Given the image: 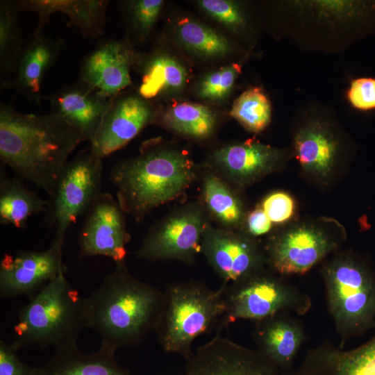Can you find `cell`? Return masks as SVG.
I'll list each match as a JSON object with an SVG mask.
<instances>
[{"label":"cell","instance_id":"36","mask_svg":"<svg viewBox=\"0 0 375 375\" xmlns=\"http://www.w3.org/2000/svg\"><path fill=\"white\" fill-rule=\"evenodd\" d=\"M11 343L0 340V375H39V367L24 362Z\"/></svg>","mask_w":375,"mask_h":375},{"label":"cell","instance_id":"31","mask_svg":"<svg viewBox=\"0 0 375 375\" xmlns=\"http://www.w3.org/2000/svg\"><path fill=\"white\" fill-rule=\"evenodd\" d=\"M162 0H135L128 2L127 12L131 30L141 41L152 30L163 5Z\"/></svg>","mask_w":375,"mask_h":375},{"label":"cell","instance_id":"26","mask_svg":"<svg viewBox=\"0 0 375 375\" xmlns=\"http://www.w3.org/2000/svg\"><path fill=\"white\" fill-rule=\"evenodd\" d=\"M160 122L165 127L181 135L203 140L214 133L217 116L207 106L183 102L167 109L161 116Z\"/></svg>","mask_w":375,"mask_h":375},{"label":"cell","instance_id":"11","mask_svg":"<svg viewBox=\"0 0 375 375\" xmlns=\"http://www.w3.org/2000/svg\"><path fill=\"white\" fill-rule=\"evenodd\" d=\"M201 247V253L224 285L268 267L263 247L242 230L226 229L210 222L203 232Z\"/></svg>","mask_w":375,"mask_h":375},{"label":"cell","instance_id":"37","mask_svg":"<svg viewBox=\"0 0 375 375\" xmlns=\"http://www.w3.org/2000/svg\"><path fill=\"white\" fill-rule=\"evenodd\" d=\"M273 224L264 210L258 206L248 212L242 230L256 239L269 233Z\"/></svg>","mask_w":375,"mask_h":375},{"label":"cell","instance_id":"28","mask_svg":"<svg viewBox=\"0 0 375 375\" xmlns=\"http://www.w3.org/2000/svg\"><path fill=\"white\" fill-rule=\"evenodd\" d=\"M176 33L188 49L205 57H222L231 50L228 40L224 35L194 20L179 22Z\"/></svg>","mask_w":375,"mask_h":375},{"label":"cell","instance_id":"1","mask_svg":"<svg viewBox=\"0 0 375 375\" xmlns=\"http://www.w3.org/2000/svg\"><path fill=\"white\" fill-rule=\"evenodd\" d=\"M83 141L77 130L51 112L24 114L1 103V160L49 197L68 157Z\"/></svg>","mask_w":375,"mask_h":375},{"label":"cell","instance_id":"15","mask_svg":"<svg viewBox=\"0 0 375 375\" xmlns=\"http://www.w3.org/2000/svg\"><path fill=\"white\" fill-rule=\"evenodd\" d=\"M279 161L276 149L249 139L215 149L201 165L241 191L276 170Z\"/></svg>","mask_w":375,"mask_h":375},{"label":"cell","instance_id":"32","mask_svg":"<svg viewBox=\"0 0 375 375\" xmlns=\"http://www.w3.org/2000/svg\"><path fill=\"white\" fill-rule=\"evenodd\" d=\"M240 72L241 66L233 63L208 74L199 84V96L210 100L224 98L233 88Z\"/></svg>","mask_w":375,"mask_h":375},{"label":"cell","instance_id":"35","mask_svg":"<svg viewBox=\"0 0 375 375\" xmlns=\"http://www.w3.org/2000/svg\"><path fill=\"white\" fill-rule=\"evenodd\" d=\"M351 105L361 111L375 110V78L362 77L353 80L348 92Z\"/></svg>","mask_w":375,"mask_h":375},{"label":"cell","instance_id":"25","mask_svg":"<svg viewBox=\"0 0 375 375\" xmlns=\"http://www.w3.org/2000/svg\"><path fill=\"white\" fill-rule=\"evenodd\" d=\"M294 146L297 158L304 170L321 178L332 173L337 143L326 131L318 127L302 130L295 138Z\"/></svg>","mask_w":375,"mask_h":375},{"label":"cell","instance_id":"13","mask_svg":"<svg viewBox=\"0 0 375 375\" xmlns=\"http://www.w3.org/2000/svg\"><path fill=\"white\" fill-rule=\"evenodd\" d=\"M126 215L117 199L101 192L86 212L80 231V257L106 256L115 263L126 260L131 240Z\"/></svg>","mask_w":375,"mask_h":375},{"label":"cell","instance_id":"16","mask_svg":"<svg viewBox=\"0 0 375 375\" xmlns=\"http://www.w3.org/2000/svg\"><path fill=\"white\" fill-rule=\"evenodd\" d=\"M155 119L153 106L139 93H119L112 98L89 150L103 160L125 147Z\"/></svg>","mask_w":375,"mask_h":375},{"label":"cell","instance_id":"14","mask_svg":"<svg viewBox=\"0 0 375 375\" xmlns=\"http://www.w3.org/2000/svg\"><path fill=\"white\" fill-rule=\"evenodd\" d=\"M183 375H281L278 366L257 349L216 335L186 360Z\"/></svg>","mask_w":375,"mask_h":375},{"label":"cell","instance_id":"7","mask_svg":"<svg viewBox=\"0 0 375 375\" xmlns=\"http://www.w3.org/2000/svg\"><path fill=\"white\" fill-rule=\"evenodd\" d=\"M269 267L239 281L224 285L225 311L216 328L222 331L238 319L255 322L280 312L304 315L310 297Z\"/></svg>","mask_w":375,"mask_h":375},{"label":"cell","instance_id":"30","mask_svg":"<svg viewBox=\"0 0 375 375\" xmlns=\"http://www.w3.org/2000/svg\"><path fill=\"white\" fill-rule=\"evenodd\" d=\"M229 114L247 130L258 133L270 122V103L260 88H252L235 99Z\"/></svg>","mask_w":375,"mask_h":375},{"label":"cell","instance_id":"5","mask_svg":"<svg viewBox=\"0 0 375 375\" xmlns=\"http://www.w3.org/2000/svg\"><path fill=\"white\" fill-rule=\"evenodd\" d=\"M84 299L65 273L58 275L19 309L11 344L17 351L33 345L56 350L77 344L85 328Z\"/></svg>","mask_w":375,"mask_h":375},{"label":"cell","instance_id":"29","mask_svg":"<svg viewBox=\"0 0 375 375\" xmlns=\"http://www.w3.org/2000/svg\"><path fill=\"white\" fill-rule=\"evenodd\" d=\"M15 2L0 3V69L12 72L23 51L22 35Z\"/></svg>","mask_w":375,"mask_h":375},{"label":"cell","instance_id":"2","mask_svg":"<svg viewBox=\"0 0 375 375\" xmlns=\"http://www.w3.org/2000/svg\"><path fill=\"white\" fill-rule=\"evenodd\" d=\"M163 291L133 276L126 260L115 263L100 285L84 299L85 328L96 332L100 348L112 353L140 344L154 331Z\"/></svg>","mask_w":375,"mask_h":375},{"label":"cell","instance_id":"18","mask_svg":"<svg viewBox=\"0 0 375 375\" xmlns=\"http://www.w3.org/2000/svg\"><path fill=\"white\" fill-rule=\"evenodd\" d=\"M253 338L256 349L278 366L281 375H296L294 362L306 340L305 327L296 315L280 312L256 321Z\"/></svg>","mask_w":375,"mask_h":375},{"label":"cell","instance_id":"34","mask_svg":"<svg viewBox=\"0 0 375 375\" xmlns=\"http://www.w3.org/2000/svg\"><path fill=\"white\" fill-rule=\"evenodd\" d=\"M199 5L208 15L226 26L235 28L243 24L244 19L235 3L225 0H201Z\"/></svg>","mask_w":375,"mask_h":375},{"label":"cell","instance_id":"10","mask_svg":"<svg viewBox=\"0 0 375 375\" xmlns=\"http://www.w3.org/2000/svg\"><path fill=\"white\" fill-rule=\"evenodd\" d=\"M342 242L324 228L301 224L270 235L263 249L268 267L286 277L304 274L338 251Z\"/></svg>","mask_w":375,"mask_h":375},{"label":"cell","instance_id":"23","mask_svg":"<svg viewBox=\"0 0 375 375\" xmlns=\"http://www.w3.org/2000/svg\"><path fill=\"white\" fill-rule=\"evenodd\" d=\"M39 375H131L115 358V353L100 348L92 353L82 351L77 344L54 351Z\"/></svg>","mask_w":375,"mask_h":375},{"label":"cell","instance_id":"17","mask_svg":"<svg viewBox=\"0 0 375 375\" xmlns=\"http://www.w3.org/2000/svg\"><path fill=\"white\" fill-rule=\"evenodd\" d=\"M135 60L126 42L106 40L83 60L81 81L101 94L112 98L131 83L130 71Z\"/></svg>","mask_w":375,"mask_h":375},{"label":"cell","instance_id":"33","mask_svg":"<svg viewBox=\"0 0 375 375\" xmlns=\"http://www.w3.org/2000/svg\"><path fill=\"white\" fill-rule=\"evenodd\" d=\"M260 207L273 224H281L294 215V201L287 192L276 191L267 195Z\"/></svg>","mask_w":375,"mask_h":375},{"label":"cell","instance_id":"3","mask_svg":"<svg viewBox=\"0 0 375 375\" xmlns=\"http://www.w3.org/2000/svg\"><path fill=\"white\" fill-rule=\"evenodd\" d=\"M201 169L188 152L151 140L136 156L115 163L109 178L122 210L140 222L156 208L181 197L199 181Z\"/></svg>","mask_w":375,"mask_h":375},{"label":"cell","instance_id":"19","mask_svg":"<svg viewBox=\"0 0 375 375\" xmlns=\"http://www.w3.org/2000/svg\"><path fill=\"white\" fill-rule=\"evenodd\" d=\"M51 113L58 116L90 142L110 105L106 97L79 81L63 87L48 98Z\"/></svg>","mask_w":375,"mask_h":375},{"label":"cell","instance_id":"4","mask_svg":"<svg viewBox=\"0 0 375 375\" xmlns=\"http://www.w3.org/2000/svg\"><path fill=\"white\" fill-rule=\"evenodd\" d=\"M326 307L340 347L375 328V269L362 255L337 251L321 269Z\"/></svg>","mask_w":375,"mask_h":375},{"label":"cell","instance_id":"9","mask_svg":"<svg viewBox=\"0 0 375 375\" xmlns=\"http://www.w3.org/2000/svg\"><path fill=\"white\" fill-rule=\"evenodd\" d=\"M102 159L85 151L68 161L49 197L47 220L54 238L65 240L68 228L86 214L101 193Z\"/></svg>","mask_w":375,"mask_h":375},{"label":"cell","instance_id":"12","mask_svg":"<svg viewBox=\"0 0 375 375\" xmlns=\"http://www.w3.org/2000/svg\"><path fill=\"white\" fill-rule=\"evenodd\" d=\"M64 240L53 238L43 251L5 253L0 262V295L33 298L50 281L66 272L62 260Z\"/></svg>","mask_w":375,"mask_h":375},{"label":"cell","instance_id":"21","mask_svg":"<svg viewBox=\"0 0 375 375\" xmlns=\"http://www.w3.org/2000/svg\"><path fill=\"white\" fill-rule=\"evenodd\" d=\"M201 167L199 199L210 221L220 228L242 230L248 211L240 190L211 169Z\"/></svg>","mask_w":375,"mask_h":375},{"label":"cell","instance_id":"6","mask_svg":"<svg viewBox=\"0 0 375 375\" xmlns=\"http://www.w3.org/2000/svg\"><path fill=\"white\" fill-rule=\"evenodd\" d=\"M225 311L224 288L213 290L203 283L188 281L169 284L163 291L161 312L154 331L162 349L185 360L201 335L216 329Z\"/></svg>","mask_w":375,"mask_h":375},{"label":"cell","instance_id":"20","mask_svg":"<svg viewBox=\"0 0 375 375\" xmlns=\"http://www.w3.org/2000/svg\"><path fill=\"white\" fill-rule=\"evenodd\" d=\"M19 11L34 12L38 17L34 35L42 30L52 14L61 12L85 38H96L103 32L109 4L106 0H23L15 1Z\"/></svg>","mask_w":375,"mask_h":375},{"label":"cell","instance_id":"27","mask_svg":"<svg viewBox=\"0 0 375 375\" xmlns=\"http://www.w3.org/2000/svg\"><path fill=\"white\" fill-rule=\"evenodd\" d=\"M185 81L186 72L178 62L165 54L156 55L144 63L138 93L149 99L164 91L181 88Z\"/></svg>","mask_w":375,"mask_h":375},{"label":"cell","instance_id":"8","mask_svg":"<svg viewBox=\"0 0 375 375\" xmlns=\"http://www.w3.org/2000/svg\"><path fill=\"white\" fill-rule=\"evenodd\" d=\"M210 222L199 198L183 203L150 227L135 254L149 262L192 265L201 253L203 234Z\"/></svg>","mask_w":375,"mask_h":375},{"label":"cell","instance_id":"24","mask_svg":"<svg viewBox=\"0 0 375 375\" xmlns=\"http://www.w3.org/2000/svg\"><path fill=\"white\" fill-rule=\"evenodd\" d=\"M49 201L26 188L18 177L3 178L0 183V222L24 228L29 217L47 211Z\"/></svg>","mask_w":375,"mask_h":375},{"label":"cell","instance_id":"22","mask_svg":"<svg viewBox=\"0 0 375 375\" xmlns=\"http://www.w3.org/2000/svg\"><path fill=\"white\" fill-rule=\"evenodd\" d=\"M61 44L60 40L33 35V40L23 49L8 85L29 101L40 103L44 77L57 60Z\"/></svg>","mask_w":375,"mask_h":375}]
</instances>
